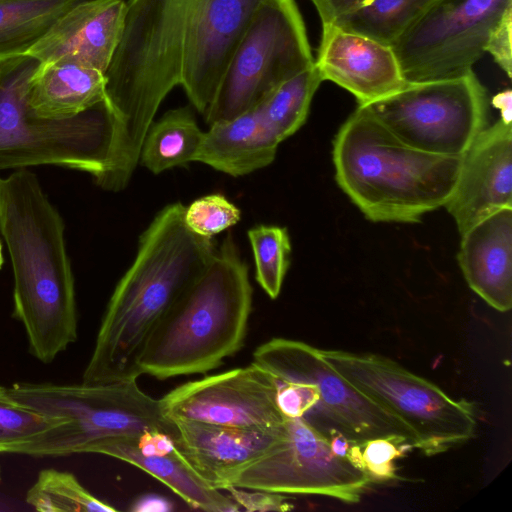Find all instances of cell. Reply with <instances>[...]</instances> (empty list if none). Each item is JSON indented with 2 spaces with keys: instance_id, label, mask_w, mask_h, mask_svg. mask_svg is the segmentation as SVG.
Wrapping results in <instances>:
<instances>
[{
  "instance_id": "ba28073f",
  "label": "cell",
  "mask_w": 512,
  "mask_h": 512,
  "mask_svg": "<svg viewBox=\"0 0 512 512\" xmlns=\"http://www.w3.org/2000/svg\"><path fill=\"white\" fill-rule=\"evenodd\" d=\"M319 353L352 386L403 421L415 436V448L426 456L474 437L477 415L471 402L450 397L384 356L322 349Z\"/></svg>"
},
{
  "instance_id": "4dcf8cb0",
  "label": "cell",
  "mask_w": 512,
  "mask_h": 512,
  "mask_svg": "<svg viewBox=\"0 0 512 512\" xmlns=\"http://www.w3.org/2000/svg\"><path fill=\"white\" fill-rule=\"evenodd\" d=\"M241 211L222 194H210L185 209V223L195 234L212 238L240 221Z\"/></svg>"
},
{
  "instance_id": "ffe728a7",
  "label": "cell",
  "mask_w": 512,
  "mask_h": 512,
  "mask_svg": "<svg viewBox=\"0 0 512 512\" xmlns=\"http://www.w3.org/2000/svg\"><path fill=\"white\" fill-rule=\"evenodd\" d=\"M458 260L469 287L499 312L512 307V208L500 209L462 234Z\"/></svg>"
},
{
  "instance_id": "44dd1931",
  "label": "cell",
  "mask_w": 512,
  "mask_h": 512,
  "mask_svg": "<svg viewBox=\"0 0 512 512\" xmlns=\"http://www.w3.org/2000/svg\"><path fill=\"white\" fill-rule=\"evenodd\" d=\"M279 143L256 106L210 124L195 161L234 177L243 176L271 164Z\"/></svg>"
},
{
  "instance_id": "9a60e30c",
  "label": "cell",
  "mask_w": 512,
  "mask_h": 512,
  "mask_svg": "<svg viewBox=\"0 0 512 512\" xmlns=\"http://www.w3.org/2000/svg\"><path fill=\"white\" fill-rule=\"evenodd\" d=\"M446 209L462 234L488 215L512 208V126L499 119L484 128L462 156Z\"/></svg>"
},
{
  "instance_id": "9c48e42d",
  "label": "cell",
  "mask_w": 512,
  "mask_h": 512,
  "mask_svg": "<svg viewBox=\"0 0 512 512\" xmlns=\"http://www.w3.org/2000/svg\"><path fill=\"white\" fill-rule=\"evenodd\" d=\"M313 65L295 0H264L227 63L206 122L228 120L255 108L280 83Z\"/></svg>"
},
{
  "instance_id": "cb8c5ba5",
  "label": "cell",
  "mask_w": 512,
  "mask_h": 512,
  "mask_svg": "<svg viewBox=\"0 0 512 512\" xmlns=\"http://www.w3.org/2000/svg\"><path fill=\"white\" fill-rule=\"evenodd\" d=\"M203 135L188 107L169 110L147 130L139 162L154 174L195 162Z\"/></svg>"
},
{
  "instance_id": "f546056e",
  "label": "cell",
  "mask_w": 512,
  "mask_h": 512,
  "mask_svg": "<svg viewBox=\"0 0 512 512\" xmlns=\"http://www.w3.org/2000/svg\"><path fill=\"white\" fill-rule=\"evenodd\" d=\"M64 421V418L47 416L17 400L9 387L0 385V454H18L24 445Z\"/></svg>"
},
{
  "instance_id": "7402d4cb",
  "label": "cell",
  "mask_w": 512,
  "mask_h": 512,
  "mask_svg": "<svg viewBox=\"0 0 512 512\" xmlns=\"http://www.w3.org/2000/svg\"><path fill=\"white\" fill-rule=\"evenodd\" d=\"M106 100L105 73L76 62L38 63L28 83V109L39 118H72Z\"/></svg>"
},
{
  "instance_id": "4316f807",
  "label": "cell",
  "mask_w": 512,
  "mask_h": 512,
  "mask_svg": "<svg viewBox=\"0 0 512 512\" xmlns=\"http://www.w3.org/2000/svg\"><path fill=\"white\" fill-rule=\"evenodd\" d=\"M322 82L313 65L280 83L257 105L279 142L305 123L312 98Z\"/></svg>"
},
{
  "instance_id": "52a82bcc",
  "label": "cell",
  "mask_w": 512,
  "mask_h": 512,
  "mask_svg": "<svg viewBox=\"0 0 512 512\" xmlns=\"http://www.w3.org/2000/svg\"><path fill=\"white\" fill-rule=\"evenodd\" d=\"M10 393L50 416L59 426L24 445L18 454L34 457L88 453L94 444L115 437H138L151 430L172 432L159 399L143 392L137 379L107 384L14 383Z\"/></svg>"
},
{
  "instance_id": "7a4b0ae2",
  "label": "cell",
  "mask_w": 512,
  "mask_h": 512,
  "mask_svg": "<svg viewBox=\"0 0 512 512\" xmlns=\"http://www.w3.org/2000/svg\"><path fill=\"white\" fill-rule=\"evenodd\" d=\"M0 234L13 270V317L30 353L50 363L77 339L75 282L63 218L27 168L0 175Z\"/></svg>"
},
{
  "instance_id": "d4e9b609",
  "label": "cell",
  "mask_w": 512,
  "mask_h": 512,
  "mask_svg": "<svg viewBox=\"0 0 512 512\" xmlns=\"http://www.w3.org/2000/svg\"><path fill=\"white\" fill-rule=\"evenodd\" d=\"M79 0H0V63L24 56Z\"/></svg>"
},
{
  "instance_id": "1f68e13d",
  "label": "cell",
  "mask_w": 512,
  "mask_h": 512,
  "mask_svg": "<svg viewBox=\"0 0 512 512\" xmlns=\"http://www.w3.org/2000/svg\"><path fill=\"white\" fill-rule=\"evenodd\" d=\"M407 448L411 447L392 438L372 439L361 445V466L373 482L398 479L395 460L402 457Z\"/></svg>"
},
{
  "instance_id": "7c38bea8",
  "label": "cell",
  "mask_w": 512,
  "mask_h": 512,
  "mask_svg": "<svg viewBox=\"0 0 512 512\" xmlns=\"http://www.w3.org/2000/svg\"><path fill=\"white\" fill-rule=\"evenodd\" d=\"M512 0H439L392 44L408 83L472 72Z\"/></svg>"
},
{
  "instance_id": "d6a6232c",
  "label": "cell",
  "mask_w": 512,
  "mask_h": 512,
  "mask_svg": "<svg viewBox=\"0 0 512 512\" xmlns=\"http://www.w3.org/2000/svg\"><path fill=\"white\" fill-rule=\"evenodd\" d=\"M279 380L277 403L289 418H303L316 405L318 392L315 385L306 382Z\"/></svg>"
},
{
  "instance_id": "8d00e7d4",
  "label": "cell",
  "mask_w": 512,
  "mask_h": 512,
  "mask_svg": "<svg viewBox=\"0 0 512 512\" xmlns=\"http://www.w3.org/2000/svg\"><path fill=\"white\" fill-rule=\"evenodd\" d=\"M511 100L512 93L510 89L498 93L492 99V104L500 110V119L507 123H511Z\"/></svg>"
},
{
  "instance_id": "8992f818",
  "label": "cell",
  "mask_w": 512,
  "mask_h": 512,
  "mask_svg": "<svg viewBox=\"0 0 512 512\" xmlns=\"http://www.w3.org/2000/svg\"><path fill=\"white\" fill-rule=\"evenodd\" d=\"M38 62L20 56L0 63V171L54 165L90 174L106 189L115 121L104 101L68 119L33 115L27 89Z\"/></svg>"
},
{
  "instance_id": "603a6c76",
  "label": "cell",
  "mask_w": 512,
  "mask_h": 512,
  "mask_svg": "<svg viewBox=\"0 0 512 512\" xmlns=\"http://www.w3.org/2000/svg\"><path fill=\"white\" fill-rule=\"evenodd\" d=\"M133 439L124 436L106 439L91 446L88 453L113 457L141 469L195 509L208 512L240 510L230 496L210 486L177 447L166 454L145 455L135 448Z\"/></svg>"
},
{
  "instance_id": "277c9868",
  "label": "cell",
  "mask_w": 512,
  "mask_h": 512,
  "mask_svg": "<svg viewBox=\"0 0 512 512\" xmlns=\"http://www.w3.org/2000/svg\"><path fill=\"white\" fill-rule=\"evenodd\" d=\"M333 162L338 185L367 219L416 223L445 206L462 156L413 148L358 105L333 141Z\"/></svg>"
},
{
  "instance_id": "5b68a950",
  "label": "cell",
  "mask_w": 512,
  "mask_h": 512,
  "mask_svg": "<svg viewBox=\"0 0 512 512\" xmlns=\"http://www.w3.org/2000/svg\"><path fill=\"white\" fill-rule=\"evenodd\" d=\"M252 300L248 266L228 234L153 331L139 361L141 375L165 380L220 366L244 345Z\"/></svg>"
},
{
  "instance_id": "74e56055",
  "label": "cell",
  "mask_w": 512,
  "mask_h": 512,
  "mask_svg": "<svg viewBox=\"0 0 512 512\" xmlns=\"http://www.w3.org/2000/svg\"><path fill=\"white\" fill-rule=\"evenodd\" d=\"M170 507L168 503L161 498L155 496H146L142 499H139L135 504L133 510L135 511H159V510H168Z\"/></svg>"
},
{
  "instance_id": "d6986e66",
  "label": "cell",
  "mask_w": 512,
  "mask_h": 512,
  "mask_svg": "<svg viewBox=\"0 0 512 512\" xmlns=\"http://www.w3.org/2000/svg\"><path fill=\"white\" fill-rule=\"evenodd\" d=\"M168 420L177 449L210 486L221 491L240 471L268 454L286 431V421L271 429H242Z\"/></svg>"
},
{
  "instance_id": "484cf974",
  "label": "cell",
  "mask_w": 512,
  "mask_h": 512,
  "mask_svg": "<svg viewBox=\"0 0 512 512\" xmlns=\"http://www.w3.org/2000/svg\"><path fill=\"white\" fill-rule=\"evenodd\" d=\"M439 0H367L333 24L390 45Z\"/></svg>"
},
{
  "instance_id": "5bb4252c",
  "label": "cell",
  "mask_w": 512,
  "mask_h": 512,
  "mask_svg": "<svg viewBox=\"0 0 512 512\" xmlns=\"http://www.w3.org/2000/svg\"><path fill=\"white\" fill-rule=\"evenodd\" d=\"M279 380L252 362L184 383L159 399L167 419L242 429H271L287 417L277 403Z\"/></svg>"
},
{
  "instance_id": "836d02e7",
  "label": "cell",
  "mask_w": 512,
  "mask_h": 512,
  "mask_svg": "<svg viewBox=\"0 0 512 512\" xmlns=\"http://www.w3.org/2000/svg\"><path fill=\"white\" fill-rule=\"evenodd\" d=\"M224 491L246 511H289L293 505L280 493L228 486Z\"/></svg>"
},
{
  "instance_id": "d590c367",
  "label": "cell",
  "mask_w": 512,
  "mask_h": 512,
  "mask_svg": "<svg viewBox=\"0 0 512 512\" xmlns=\"http://www.w3.org/2000/svg\"><path fill=\"white\" fill-rule=\"evenodd\" d=\"M314 5L322 25L333 24L336 20L367 0H309Z\"/></svg>"
},
{
  "instance_id": "ac0fdd59",
  "label": "cell",
  "mask_w": 512,
  "mask_h": 512,
  "mask_svg": "<svg viewBox=\"0 0 512 512\" xmlns=\"http://www.w3.org/2000/svg\"><path fill=\"white\" fill-rule=\"evenodd\" d=\"M125 0H79L26 52L38 63L71 61L105 73L120 41Z\"/></svg>"
},
{
  "instance_id": "2e32d148",
  "label": "cell",
  "mask_w": 512,
  "mask_h": 512,
  "mask_svg": "<svg viewBox=\"0 0 512 512\" xmlns=\"http://www.w3.org/2000/svg\"><path fill=\"white\" fill-rule=\"evenodd\" d=\"M263 1L200 0L181 86L203 116L214 99L236 45Z\"/></svg>"
},
{
  "instance_id": "4fadbf2b",
  "label": "cell",
  "mask_w": 512,
  "mask_h": 512,
  "mask_svg": "<svg viewBox=\"0 0 512 512\" xmlns=\"http://www.w3.org/2000/svg\"><path fill=\"white\" fill-rule=\"evenodd\" d=\"M372 483L364 469L350 457L337 455L329 441L303 418L287 417L281 441L240 471L229 486L321 495L352 504L360 501Z\"/></svg>"
},
{
  "instance_id": "30bf717a",
  "label": "cell",
  "mask_w": 512,
  "mask_h": 512,
  "mask_svg": "<svg viewBox=\"0 0 512 512\" xmlns=\"http://www.w3.org/2000/svg\"><path fill=\"white\" fill-rule=\"evenodd\" d=\"M253 361L283 381L316 386L318 400L303 419L328 441L344 437L356 445L376 438H392L415 448V436L395 415L345 380L307 343L272 338L253 353Z\"/></svg>"
},
{
  "instance_id": "f1b7e54d",
  "label": "cell",
  "mask_w": 512,
  "mask_h": 512,
  "mask_svg": "<svg viewBox=\"0 0 512 512\" xmlns=\"http://www.w3.org/2000/svg\"><path fill=\"white\" fill-rule=\"evenodd\" d=\"M247 235L255 260L256 281L271 299H276L290 262L288 231L280 226L258 225Z\"/></svg>"
},
{
  "instance_id": "e575fe53",
  "label": "cell",
  "mask_w": 512,
  "mask_h": 512,
  "mask_svg": "<svg viewBox=\"0 0 512 512\" xmlns=\"http://www.w3.org/2000/svg\"><path fill=\"white\" fill-rule=\"evenodd\" d=\"M512 8L509 9L492 30L487 45L488 52L499 67L511 78L512 72Z\"/></svg>"
},
{
  "instance_id": "f35d334b",
  "label": "cell",
  "mask_w": 512,
  "mask_h": 512,
  "mask_svg": "<svg viewBox=\"0 0 512 512\" xmlns=\"http://www.w3.org/2000/svg\"><path fill=\"white\" fill-rule=\"evenodd\" d=\"M2 243L0 241V269L2 268L3 266V263H4V257H3V251H2Z\"/></svg>"
},
{
  "instance_id": "e0dca14e",
  "label": "cell",
  "mask_w": 512,
  "mask_h": 512,
  "mask_svg": "<svg viewBox=\"0 0 512 512\" xmlns=\"http://www.w3.org/2000/svg\"><path fill=\"white\" fill-rule=\"evenodd\" d=\"M314 65L323 81L349 91L360 106L385 98L408 83L390 45L334 24L322 25Z\"/></svg>"
},
{
  "instance_id": "6da1fadb",
  "label": "cell",
  "mask_w": 512,
  "mask_h": 512,
  "mask_svg": "<svg viewBox=\"0 0 512 512\" xmlns=\"http://www.w3.org/2000/svg\"><path fill=\"white\" fill-rule=\"evenodd\" d=\"M185 209L180 202L165 206L141 234L134 262L108 302L83 383L137 379L153 331L214 257L216 240L192 232Z\"/></svg>"
},
{
  "instance_id": "83f0119b",
  "label": "cell",
  "mask_w": 512,
  "mask_h": 512,
  "mask_svg": "<svg viewBox=\"0 0 512 512\" xmlns=\"http://www.w3.org/2000/svg\"><path fill=\"white\" fill-rule=\"evenodd\" d=\"M25 500L42 512L117 510L91 494L72 473L51 468L39 472Z\"/></svg>"
},
{
  "instance_id": "3957f363",
  "label": "cell",
  "mask_w": 512,
  "mask_h": 512,
  "mask_svg": "<svg viewBox=\"0 0 512 512\" xmlns=\"http://www.w3.org/2000/svg\"><path fill=\"white\" fill-rule=\"evenodd\" d=\"M200 0H128L122 35L105 71L115 120L110 191L124 189L164 98L181 85Z\"/></svg>"
},
{
  "instance_id": "8fae6325",
  "label": "cell",
  "mask_w": 512,
  "mask_h": 512,
  "mask_svg": "<svg viewBox=\"0 0 512 512\" xmlns=\"http://www.w3.org/2000/svg\"><path fill=\"white\" fill-rule=\"evenodd\" d=\"M402 142L418 150L461 157L488 126L487 90L474 72L419 83L365 105Z\"/></svg>"
}]
</instances>
